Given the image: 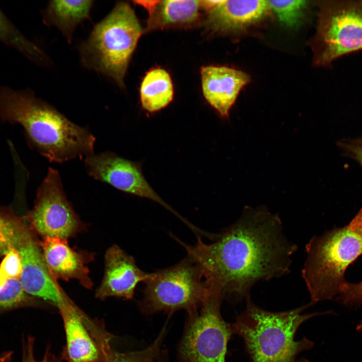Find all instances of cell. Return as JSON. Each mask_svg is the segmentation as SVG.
Segmentation results:
<instances>
[{
    "mask_svg": "<svg viewBox=\"0 0 362 362\" xmlns=\"http://www.w3.org/2000/svg\"><path fill=\"white\" fill-rule=\"evenodd\" d=\"M204 96L222 117H228L242 88L249 81L245 72L224 66H205L201 69Z\"/></svg>",
    "mask_w": 362,
    "mask_h": 362,
    "instance_id": "9a60e30c",
    "label": "cell"
},
{
    "mask_svg": "<svg viewBox=\"0 0 362 362\" xmlns=\"http://www.w3.org/2000/svg\"><path fill=\"white\" fill-rule=\"evenodd\" d=\"M140 97L142 108L149 113L166 107L173 97V84L169 73L161 68L148 71L141 83Z\"/></svg>",
    "mask_w": 362,
    "mask_h": 362,
    "instance_id": "d6986e66",
    "label": "cell"
},
{
    "mask_svg": "<svg viewBox=\"0 0 362 362\" xmlns=\"http://www.w3.org/2000/svg\"><path fill=\"white\" fill-rule=\"evenodd\" d=\"M34 235L30 226L0 208V256L13 249H18Z\"/></svg>",
    "mask_w": 362,
    "mask_h": 362,
    "instance_id": "44dd1931",
    "label": "cell"
},
{
    "mask_svg": "<svg viewBox=\"0 0 362 362\" xmlns=\"http://www.w3.org/2000/svg\"><path fill=\"white\" fill-rule=\"evenodd\" d=\"M319 7L313 43L315 64L328 66L362 50V0L321 1Z\"/></svg>",
    "mask_w": 362,
    "mask_h": 362,
    "instance_id": "52a82bcc",
    "label": "cell"
},
{
    "mask_svg": "<svg viewBox=\"0 0 362 362\" xmlns=\"http://www.w3.org/2000/svg\"><path fill=\"white\" fill-rule=\"evenodd\" d=\"M27 218L31 228L43 239L67 240L84 229L67 199L58 172L53 168L48 169L38 188L34 206Z\"/></svg>",
    "mask_w": 362,
    "mask_h": 362,
    "instance_id": "9c48e42d",
    "label": "cell"
},
{
    "mask_svg": "<svg viewBox=\"0 0 362 362\" xmlns=\"http://www.w3.org/2000/svg\"><path fill=\"white\" fill-rule=\"evenodd\" d=\"M167 324L153 342L143 349L125 353L105 350L106 362H154L167 333Z\"/></svg>",
    "mask_w": 362,
    "mask_h": 362,
    "instance_id": "603a6c76",
    "label": "cell"
},
{
    "mask_svg": "<svg viewBox=\"0 0 362 362\" xmlns=\"http://www.w3.org/2000/svg\"><path fill=\"white\" fill-rule=\"evenodd\" d=\"M270 11L286 27L297 28L304 17L308 1L303 0L267 1Z\"/></svg>",
    "mask_w": 362,
    "mask_h": 362,
    "instance_id": "7402d4cb",
    "label": "cell"
},
{
    "mask_svg": "<svg viewBox=\"0 0 362 362\" xmlns=\"http://www.w3.org/2000/svg\"><path fill=\"white\" fill-rule=\"evenodd\" d=\"M0 41L9 46L35 63L45 65L47 56L12 23L0 8Z\"/></svg>",
    "mask_w": 362,
    "mask_h": 362,
    "instance_id": "ffe728a7",
    "label": "cell"
},
{
    "mask_svg": "<svg viewBox=\"0 0 362 362\" xmlns=\"http://www.w3.org/2000/svg\"><path fill=\"white\" fill-rule=\"evenodd\" d=\"M93 4L92 1H51L42 13L44 22L56 26L70 41L76 25L88 18Z\"/></svg>",
    "mask_w": 362,
    "mask_h": 362,
    "instance_id": "ac0fdd59",
    "label": "cell"
},
{
    "mask_svg": "<svg viewBox=\"0 0 362 362\" xmlns=\"http://www.w3.org/2000/svg\"><path fill=\"white\" fill-rule=\"evenodd\" d=\"M0 119L22 126L29 145L53 162L94 153L96 138L87 128L68 119L29 89L0 86Z\"/></svg>",
    "mask_w": 362,
    "mask_h": 362,
    "instance_id": "7a4b0ae2",
    "label": "cell"
},
{
    "mask_svg": "<svg viewBox=\"0 0 362 362\" xmlns=\"http://www.w3.org/2000/svg\"><path fill=\"white\" fill-rule=\"evenodd\" d=\"M245 309L230 324L233 334L243 340L251 362H308L297 359L302 351L312 348L313 341L307 338L295 340L300 325L323 313L303 314L310 303L283 312H270L256 305L250 295L246 298Z\"/></svg>",
    "mask_w": 362,
    "mask_h": 362,
    "instance_id": "3957f363",
    "label": "cell"
},
{
    "mask_svg": "<svg viewBox=\"0 0 362 362\" xmlns=\"http://www.w3.org/2000/svg\"><path fill=\"white\" fill-rule=\"evenodd\" d=\"M141 312L151 315L163 312L168 317L184 310L197 312L210 293L203 273L189 256L170 267L150 273L144 282Z\"/></svg>",
    "mask_w": 362,
    "mask_h": 362,
    "instance_id": "8992f818",
    "label": "cell"
},
{
    "mask_svg": "<svg viewBox=\"0 0 362 362\" xmlns=\"http://www.w3.org/2000/svg\"><path fill=\"white\" fill-rule=\"evenodd\" d=\"M0 268L9 279L19 278L23 268L21 255L19 250L13 249L4 256Z\"/></svg>",
    "mask_w": 362,
    "mask_h": 362,
    "instance_id": "484cf974",
    "label": "cell"
},
{
    "mask_svg": "<svg viewBox=\"0 0 362 362\" xmlns=\"http://www.w3.org/2000/svg\"><path fill=\"white\" fill-rule=\"evenodd\" d=\"M154 362H170L168 350H161L157 354Z\"/></svg>",
    "mask_w": 362,
    "mask_h": 362,
    "instance_id": "f1b7e54d",
    "label": "cell"
},
{
    "mask_svg": "<svg viewBox=\"0 0 362 362\" xmlns=\"http://www.w3.org/2000/svg\"><path fill=\"white\" fill-rule=\"evenodd\" d=\"M18 250L23 262L19 280L24 291L58 307L68 297L50 273L35 235Z\"/></svg>",
    "mask_w": 362,
    "mask_h": 362,
    "instance_id": "8fae6325",
    "label": "cell"
},
{
    "mask_svg": "<svg viewBox=\"0 0 362 362\" xmlns=\"http://www.w3.org/2000/svg\"><path fill=\"white\" fill-rule=\"evenodd\" d=\"M336 300L345 306L362 304V281L357 283L346 282L342 286Z\"/></svg>",
    "mask_w": 362,
    "mask_h": 362,
    "instance_id": "d4e9b609",
    "label": "cell"
},
{
    "mask_svg": "<svg viewBox=\"0 0 362 362\" xmlns=\"http://www.w3.org/2000/svg\"><path fill=\"white\" fill-rule=\"evenodd\" d=\"M147 10L149 19L145 32L170 27L188 26L199 17L201 1H136Z\"/></svg>",
    "mask_w": 362,
    "mask_h": 362,
    "instance_id": "2e32d148",
    "label": "cell"
},
{
    "mask_svg": "<svg viewBox=\"0 0 362 362\" xmlns=\"http://www.w3.org/2000/svg\"><path fill=\"white\" fill-rule=\"evenodd\" d=\"M302 276L310 303L339 295L347 267L362 255V205L346 225L314 236L305 247Z\"/></svg>",
    "mask_w": 362,
    "mask_h": 362,
    "instance_id": "277c9868",
    "label": "cell"
},
{
    "mask_svg": "<svg viewBox=\"0 0 362 362\" xmlns=\"http://www.w3.org/2000/svg\"><path fill=\"white\" fill-rule=\"evenodd\" d=\"M172 237L199 267L210 290L233 302L246 299L258 282L288 274L297 250L279 216L264 207H245L239 219L209 244L199 236L194 245Z\"/></svg>",
    "mask_w": 362,
    "mask_h": 362,
    "instance_id": "6da1fadb",
    "label": "cell"
},
{
    "mask_svg": "<svg viewBox=\"0 0 362 362\" xmlns=\"http://www.w3.org/2000/svg\"><path fill=\"white\" fill-rule=\"evenodd\" d=\"M66 337L65 356L69 362H100L101 354L81 320L76 308L67 298L58 307Z\"/></svg>",
    "mask_w": 362,
    "mask_h": 362,
    "instance_id": "e0dca14e",
    "label": "cell"
},
{
    "mask_svg": "<svg viewBox=\"0 0 362 362\" xmlns=\"http://www.w3.org/2000/svg\"><path fill=\"white\" fill-rule=\"evenodd\" d=\"M40 244L46 264L54 279H74L84 288H92L86 264L93 259L92 254L76 251L69 246L67 240L58 238H45Z\"/></svg>",
    "mask_w": 362,
    "mask_h": 362,
    "instance_id": "5bb4252c",
    "label": "cell"
},
{
    "mask_svg": "<svg viewBox=\"0 0 362 362\" xmlns=\"http://www.w3.org/2000/svg\"><path fill=\"white\" fill-rule=\"evenodd\" d=\"M22 344V362H58L48 348L43 358L41 360L37 359L34 355V338L30 335L23 338Z\"/></svg>",
    "mask_w": 362,
    "mask_h": 362,
    "instance_id": "4316f807",
    "label": "cell"
},
{
    "mask_svg": "<svg viewBox=\"0 0 362 362\" xmlns=\"http://www.w3.org/2000/svg\"><path fill=\"white\" fill-rule=\"evenodd\" d=\"M9 279L0 268V291L5 287Z\"/></svg>",
    "mask_w": 362,
    "mask_h": 362,
    "instance_id": "4dcf8cb0",
    "label": "cell"
},
{
    "mask_svg": "<svg viewBox=\"0 0 362 362\" xmlns=\"http://www.w3.org/2000/svg\"><path fill=\"white\" fill-rule=\"evenodd\" d=\"M143 32L131 6L125 2L118 3L81 45L83 64L124 87L129 62Z\"/></svg>",
    "mask_w": 362,
    "mask_h": 362,
    "instance_id": "5b68a950",
    "label": "cell"
},
{
    "mask_svg": "<svg viewBox=\"0 0 362 362\" xmlns=\"http://www.w3.org/2000/svg\"><path fill=\"white\" fill-rule=\"evenodd\" d=\"M35 303L33 297L23 290L19 278L9 279L0 291V314L33 306Z\"/></svg>",
    "mask_w": 362,
    "mask_h": 362,
    "instance_id": "cb8c5ba5",
    "label": "cell"
},
{
    "mask_svg": "<svg viewBox=\"0 0 362 362\" xmlns=\"http://www.w3.org/2000/svg\"><path fill=\"white\" fill-rule=\"evenodd\" d=\"M149 274L140 269L134 258L119 246H112L105 254L104 276L96 297L101 299L110 297L131 299L137 285L144 282Z\"/></svg>",
    "mask_w": 362,
    "mask_h": 362,
    "instance_id": "7c38bea8",
    "label": "cell"
},
{
    "mask_svg": "<svg viewBox=\"0 0 362 362\" xmlns=\"http://www.w3.org/2000/svg\"><path fill=\"white\" fill-rule=\"evenodd\" d=\"M13 353L12 351L0 352V362H12Z\"/></svg>",
    "mask_w": 362,
    "mask_h": 362,
    "instance_id": "f546056e",
    "label": "cell"
},
{
    "mask_svg": "<svg viewBox=\"0 0 362 362\" xmlns=\"http://www.w3.org/2000/svg\"><path fill=\"white\" fill-rule=\"evenodd\" d=\"M337 145L345 156L356 161L362 168V146L352 143L349 139L339 140Z\"/></svg>",
    "mask_w": 362,
    "mask_h": 362,
    "instance_id": "83f0119b",
    "label": "cell"
},
{
    "mask_svg": "<svg viewBox=\"0 0 362 362\" xmlns=\"http://www.w3.org/2000/svg\"><path fill=\"white\" fill-rule=\"evenodd\" d=\"M350 141L353 144L362 146V135L358 138L354 139H349Z\"/></svg>",
    "mask_w": 362,
    "mask_h": 362,
    "instance_id": "1f68e13d",
    "label": "cell"
},
{
    "mask_svg": "<svg viewBox=\"0 0 362 362\" xmlns=\"http://www.w3.org/2000/svg\"><path fill=\"white\" fill-rule=\"evenodd\" d=\"M204 21L212 32L227 33L245 30L270 11L267 1L221 0L207 10Z\"/></svg>",
    "mask_w": 362,
    "mask_h": 362,
    "instance_id": "4fadbf2b",
    "label": "cell"
},
{
    "mask_svg": "<svg viewBox=\"0 0 362 362\" xmlns=\"http://www.w3.org/2000/svg\"><path fill=\"white\" fill-rule=\"evenodd\" d=\"M84 165L87 173L92 177L127 193L154 201L183 222H187L151 188L143 174L140 163L108 151L87 156L84 158Z\"/></svg>",
    "mask_w": 362,
    "mask_h": 362,
    "instance_id": "30bf717a",
    "label": "cell"
},
{
    "mask_svg": "<svg viewBox=\"0 0 362 362\" xmlns=\"http://www.w3.org/2000/svg\"><path fill=\"white\" fill-rule=\"evenodd\" d=\"M223 300L220 294L210 292L197 312L187 315L177 347L179 362H226L233 333L222 316Z\"/></svg>",
    "mask_w": 362,
    "mask_h": 362,
    "instance_id": "ba28073f",
    "label": "cell"
}]
</instances>
